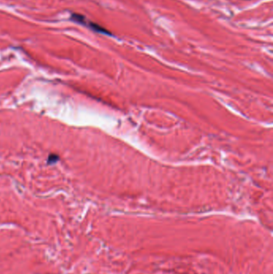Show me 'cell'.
<instances>
[{
    "label": "cell",
    "instance_id": "6da1fadb",
    "mask_svg": "<svg viewBox=\"0 0 273 274\" xmlns=\"http://www.w3.org/2000/svg\"><path fill=\"white\" fill-rule=\"evenodd\" d=\"M59 160V157L58 156H55V155H51V156H49V160H48V163L49 164H54L55 163L56 161Z\"/></svg>",
    "mask_w": 273,
    "mask_h": 274
}]
</instances>
